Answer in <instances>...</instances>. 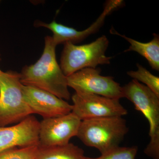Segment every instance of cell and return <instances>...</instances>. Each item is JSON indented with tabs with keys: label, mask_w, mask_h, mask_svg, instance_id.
Here are the masks:
<instances>
[{
	"label": "cell",
	"mask_w": 159,
	"mask_h": 159,
	"mask_svg": "<svg viewBox=\"0 0 159 159\" xmlns=\"http://www.w3.org/2000/svg\"><path fill=\"white\" fill-rule=\"evenodd\" d=\"M56 47L52 37L46 36L41 56L34 64L23 67L20 80L23 85L37 88L69 100L70 93L67 79L56 60Z\"/></svg>",
	"instance_id": "cell-1"
},
{
	"label": "cell",
	"mask_w": 159,
	"mask_h": 159,
	"mask_svg": "<svg viewBox=\"0 0 159 159\" xmlns=\"http://www.w3.org/2000/svg\"><path fill=\"white\" fill-rule=\"evenodd\" d=\"M128 131L122 117L96 118L81 121L77 137L102 155L119 147Z\"/></svg>",
	"instance_id": "cell-2"
},
{
	"label": "cell",
	"mask_w": 159,
	"mask_h": 159,
	"mask_svg": "<svg viewBox=\"0 0 159 159\" xmlns=\"http://www.w3.org/2000/svg\"><path fill=\"white\" fill-rule=\"evenodd\" d=\"M122 88L123 97L133 103L149 123L150 142L144 152L152 159H159V97L136 80Z\"/></svg>",
	"instance_id": "cell-3"
},
{
	"label": "cell",
	"mask_w": 159,
	"mask_h": 159,
	"mask_svg": "<svg viewBox=\"0 0 159 159\" xmlns=\"http://www.w3.org/2000/svg\"><path fill=\"white\" fill-rule=\"evenodd\" d=\"M109 43L104 35L82 45L65 43L60 65L63 73L67 77L82 69L96 68L99 65L109 64L112 57L106 55Z\"/></svg>",
	"instance_id": "cell-4"
},
{
	"label": "cell",
	"mask_w": 159,
	"mask_h": 159,
	"mask_svg": "<svg viewBox=\"0 0 159 159\" xmlns=\"http://www.w3.org/2000/svg\"><path fill=\"white\" fill-rule=\"evenodd\" d=\"M20 74L9 70L0 74V127L20 122L32 112L24 100Z\"/></svg>",
	"instance_id": "cell-5"
},
{
	"label": "cell",
	"mask_w": 159,
	"mask_h": 159,
	"mask_svg": "<svg viewBox=\"0 0 159 159\" xmlns=\"http://www.w3.org/2000/svg\"><path fill=\"white\" fill-rule=\"evenodd\" d=\"M99 68H87L67 77L68 86L77 93H90L119 99L124 98L122 88L111 76L100 75Z\"/></svg>",
	"instance_id": "cell-6"
},
{
	"label": "cell",
	"mask_w": 159,
	"mask_h": 159,
	"mask_svg": "<svg viewBox=\"0 0 159 159\" xmlns=\"http://www.w3.org/2000/svg\"><path fill=\"white\" fill-rule=\"evenodd\" d=\"M72 112L81 121L105 117H122L128 113L119 102L112 99L90 93H77L72 97Z\"/></svg>",
	"instance_id": "cell-7"
},
{
	"label": "cell",
	"mask_w": 159,
	"mask_h": 159,
	"mask_svg": "<svg viewBox=\"0 0 159 159\" xmlns=\"http://www.w3.org/2000/svg\"><path fill=\"white\" fill-rule=\"evenodd\" d=\"M81 120L72 112L61 116L43 119L40 122L39 145L48 147L67 145L77 136Z\"/></svg>",
	"instance_id": "cell-8"
},
{
	"label": "cell",
	"mask_w": 159,
	"mask_h": 159,
	"mask_svg": "<svg viewBox=\"0 0 159 159\" xmlns=\"http://www.w3.org/2000/svg\"><path fill=\"white\" fill-rule=\"evenodd\" d=\"M22 92L32 114H38L43 119L61 116L72 111L73 105L47 91L23 85Z\"/></svg>",
	"instance_id": "cell-9"
},
{
	"label": "cell",
	"mask_w": 159,
	"mask_h": 159,
	"mask_svg": "<svg viewBox=\"0 0 159 159\" xmlns=\"http://www.w3.org/2000/svg\"><path fill=\"white\" fill-rule=\"evenodd\" d=\"M39 124L31 115L16 125L0 127V153L14 147L39 145Z\"/></svg>",
	"instance_id": "cell-10"
},
{
	"label": "cell",
	"mask_w": 159,
	"mask_h": 159,
	"mask_svg": "<svg viewBox=\"0 0 159 159\" xmlns=\"http://www.w3.org/2000/svg\"><path fill=\"white\" fill-rule=\"evenodd\" d=\"M112 33L119 35L128 41L130 45L125 52L135 51L148 61L149 65L154 70H159V36L153 34V38L147 43L140 42L125 35H122L115 30H111Z\"/></svg>",
	"instance_id": "cell-11"
},
{
	"label": "cell",
	"mask_w": 159,
	"mask_h": 159,
	"mask_svg": "<svg viewBox=\"0 0 159 159\" xmlns=\"http://www.w3.org/2000/svg\"><path fill=\"white\" fill-rule=\"evenodd\" d=\"M82 148L72 143L63 146H39L35 159H86Z\"/></svg>",
	"instance_id": "cell-12"
},
{
	"label": "cell",
	"mask_w": 159,
	"mask_h": 159,
	"mask_svg": "<svg viewBox=\"0 0 159 159\" xmlns=\"http://www.w3.org/2000/svg\"><path fill=\"white\" fill-rule=\"evenodd\" d=\"M138 70L127 72L129 76L137 81L146 84L157 96L159 97V77L154 76L141 65L137 64Z\"/></svg>",
	"instance_id": "cell-13"
},
{
	"label": "cell",
	"mask_w": 159,
	"mask_h": 159,
	"mask_svg": "<svg viewBox=\"0 0 159 159\" xmlns=\"http://www.w3.org/2000/svg\"><path fill=\"white\" fill-rule=\"evenodd\" d=\"M39 145L14 147L0 153V159H35Z\"/></svg>",
	"instance_id": "cell-14"
},
{
	"label": "cell",
	"mask_w": 159,
	"mask_h": 159,
	"mask_svg": "<svg viewBox=\"0 0 159 159\" xmlns=\"http://www.w3.org/2000/svg\"><path fill=\"white\" fill-rule=\"evenodd\" d=\"M138 147L136 146L131 147H119L110 151L104 154L97 158L87 157L86 159H135Z\"/></svg>",
	"instance_id": "cell-15"
},
{
	"label": "cell",
	"mask_w": 159,
	"mask_h": 159,
	"mask_svg": "<svg viewBox=\"0 0 159 159\" xmlns=\"http://www.w3.org/2000/svg\"><path fill=\"white\" fill-rule=\"evenodd\" d=\"M1 60V54H0V61ZM2 72V71L1 70H0V74H1Z\"/></svg>",
	"instance_id": "cell-16"
}]
</instances>
